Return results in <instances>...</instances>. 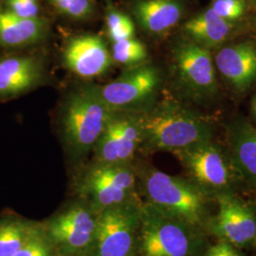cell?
<instances>
[{"instance_id": "cell-17", "label": "cell", "mask_w": 256, "mask_h": 256, "mask_svg": "<svg viewBox=\"0 0 256 256\" xmlns=\"http://www.w3.org/2000/svg\"><path fill=\"white\" fill-rule=\"evenodd\" d=\"M232 22L222 18L212 8L194 16L183 27L192 42L203 48H216L229 37Z\"/></svg>"}, {"instance_id": "cell-10", "label": "cell", "mask_w": 256, "mask_h": 256, "mask_svg": "<svg viewBox=\"0 0 256 256\" xmlns=\"http://www.w3.org/2000/svg\"><path fill=\"white\" fill-rule=\"evenodd\" d=\"M63 61L72 74L84 79L102 76L114 64L106 43L96 34L70 38L63 50Z\"/></svg>"}, {"instance_id": "cell-26", "label": "cell", "mask_w": 256, "mask_h": 256, "mask_svg": "<svg viewBox=\"0 0 256 256\" xmlns=\"http://www.w3.org/2000/svg\"><path fill=\"white\" fill-rule=\"evenodd\" d=\"M210 8L230 22L241 18L246 10L245 0H214Z\"/></svg>"}, {"instance_id": "cell-14", "label": "cell", "mask_w": 256, "mask_h": 256, "mask_svg": "<svg viewBox=\"0 0 256 256\" xmlns=\"http://www.w3.org/2000/svg\"><path fill=\"white\" fill-rule=\"evenodd\" d=\"M214 230L232 244L244 245L256 236V216L238 200L227 196H221Z\"/></svg>"}, {"instance_id": "cell-28", "label": "cell", "mask_w": 256, "mask_h": 256, "mask_svg": "<svg viewBox=\"0 0 256 256\" xmlns=\"http://www.w3.org/2000/svg\"><path fill=\"white\" fill-rule=\"evenodd\" d=\"M206 256H221V252H220V244L210 248Z\"/></svg>"}, {"instance_id": "cell-29", "label": "cell", "mask_w": 256, "mask_h": 256, "mask_svg": "<svg viewBox=\"0 0 256 256\" xmlns=\"http://www.w3.org/2000/svg\"><path fill=\"white\" fill-rule=\"evenodd\" d=\"M252 108H254V114L256 115V97L254 98V104H252Z\"/></svg>"}, {"instance_id": "cell-11", "label": "cell", "mask_w": 256, "mask_h": 256, "mask_svg": "<svg viewBox=\"0 0 256 256\" xmlns=\"http://www.w3.org/2000/svg\"><path fill=\"white\" fill-rule=\"evenodd\" d=\"M174 64L180 82L192 92L210 94L216 90V70L206 48L192 41L178 44L174 48Z\"/></svg>"}, {"instance_id": "cell-25", "label": "cell", "mask_w": 256, "mask_h": 256, "mask_svg": "<svg viewBox=\"0 0 256 256\" xmlns=\"http://www.w3.org/2000/svg\"><path fill=\"white\" fill-rule=\"evenodd\" d=\"M4 9L21 18H42L39 0H0Z\"/></svg>"}, {"instance_id": "cell-23", "label": "cell", "mask_w": 256, "mask_h": 256, "mask_svg": "<svg viewBox=\"0 0 256 256\" xmlns=\"http://www.w3.org/2000/svg\"><path fill=\"white\" fill-rule=\"evenodd\" d=\"M57 252L43 225L38 224L36 229L23 246L12 256H56Z\"/></svg>"}, {"instance_id": "cell-24", "label": "cell", "mask_w": 256, "mask_h": 256, "mask_svg": "<svg viewBox=\"0 0 256 256\" xmlns=\"http://www.w3.org/2000/svg\"><path fill=\"white\" fill-rule=\"evenodd\" d=\"M62 16L74 21H84L94 14L93 0H48Z\"/></svg>"}, {"instance_id": "cell-9", "label": "cell", "mask_w": 256, "mask_h": 256, "mask_svg": "<svg viewBox=\"0 0 256 256\" xmlns=\"http://www.w3.org/2000/svg\"><path fill=\"white\" fill-rule=\"evenodd\" d=\"M46 79L41 55L26 50L0 52V102L34 90Z\"/></svg>"}, {"instance_id": "cell-12", "label": "cell", "mask_w": 256, "mask_h": 256, "mask_svg": "<svg viewBox=\"0 0 256 256\" xmlns=\"http://www.w3.org/2000/svg\"><path fill=\"white\" fill-rule=\"evenodd\" d=\"M192 176L205 186L223 187L230 180L228 165L220 149L204 142L174 152Z\"/></svg>"}, {"instance_id": "cell-20", "label": "cell", "mask_w": 256, "mask_h": 256, "mask_svg": "<svg viewBox=\"0 0 256 256\" xmlns=\"http://www.w3.org/2000/svg\"><path fill=\"white\" fill-rule=\"evenodd\" d=\"M38 224L16 216L0 218V256H12L36 229Z\"/></svg>"}, {"instance_id": "cell-8", "label": "cell", "mask_w": 256, "mask_h": 256, "mask_svg": "<svg viewBox=\"0 0 256 256\" xmlns=\"http://www.w3.org/2000/svg\"><path fill=\"white\" fill-rule=\"evenodd\" d=\"M136 111H113L94 146L95 162L129 164L142 144Z\"/></svg>"}, {"instance_id": "cell-19", "label": "cell", "mask_w": 256, "mask_h": 256, "mask_svg": "<svg viewBox=\"0 0 256 256\" xmlns=\"http://www.w3.org/2000/svg\"><path fill=\"white\" fill-rule=\"evenodd\" d=\"M78 178L95 182L106 183L131 192H134L136 186L135 172L129 164L94 162L84 168Z\"/></svg>"}, {"instance_id": "cell-3", "label": "cell", "mask_w": 256, "mask_h": 256, "mask_svg": "<svg viewBox=\"0 0 256 256\" xmlns=\"http://www.w3.org/2000/svg\"><path fill=\"white\" fill-rule=\"evenodd\" d=\"M144 190L149 204L189 226L198 224L205 212V196L200 188L182 178L158 170L148 171Z\"/></svg>"}, {"instance_id": "cell-18", "label": "cell", "mask_w": 256, "mask_h": 256, "mask_svg": "<svg viewBox=\"0 0 256 256\" xmlns=\"http://www.w3.org/2000/svg\"><path fill=\"white\" fill-rule=\"evenodd\" d=\"M230 144L239 170L256 182V129L246 122L234 124L230 133Z\"/></svg>"}, {"instance_id": "cell-2", "label": "cell", "mask_w": 256, "mask_h": 256, "mask_svg": "<svg viewBox=\"0 0 256 256\" xmlns=\"http://www.w3.org/2000/svg\"><path fill=\"white\" fill-rule=\"evenodd\" d=\"M112 112L97 84L88 82L70 92L61 108L59 122L62 140L68 155L77 160L88 155Z\"/></svg>"}, {"instance_id": "cell-27", "label": "cell", "mask_w": 256, "mask_h": 256, "mask_svg": "<svg viewBox=\"0 0 256 256\" xmlns=\"http://www.w3.org/2000/svg\"><path fill=\"white\" fill-rule=\"evenodd\" d=\"M220 247L222 256H239L238 252L228 243H220Z\"/></svg>"}, {"instance_id": "cell-16", "label": "cell", "mask_w": 256, "mask_h": 256, "mask_svg": "<svg viewBox=\"0 0 256 256\" xmlns=\"http://www.w3.org/2000/svg\"><path fill=\"white\" fill-rule=\"evenodd\" d=\"M132 12L138 25L152 34H164L174 28L182 18L180 0H138Z\"/></svg>"}, {"instance_id": "cell-13", "label": "cell", "mask_w": 256, "mask_h": 256, "mask_svg": "<svg viewBox=\"0 0 256 256\" xmlns=\"http://www.w3.org/2000/svg\"><path fill=\"white\" fill-rule=\"evenodd\" d=\"M50 23L44 18H21L0 4V52L26 50L46 39Z\"/></svg>"}, {"instance_id": "cell-21", "label": "cell", "mask_w": 256, "mask_h": 256, "mask_svg": "<svg viewBox=\"0 0 256 256\" xmlns=\"http://www.w3.org/2000/svg\"><path fill=\"white\" fill-rule=\"evenodd\" d=\"M111 56L114 63L133 68L142 64L147 58L146 46L136 37L111 43Z\"/></svg>"}, {"instance_id": "cell-7", "label": "cell", "mask_w": 256, "mask_h": 256, "mask_svg": "<svg viewBox=\"0 0 256 256\" xmlns=\"http://www.w3.org/2000/svg\"><path fill=\"white\" fill-rule=\"evenodd\" d=\"M160 84V75L155 66L138 64L129 68L113 82L99 86L102 97L112 111L144 110Z\"/></svg>"}, {"instance_id": "cell-4", "label": "cell", "mask_w": 256, "mask_h": 256, "mask_svg": "<svg viewBox=\"0 0 256 256\" xmlns=\"http://www.w3.org/2000/svg\"><path fill=\"white\" fill-rule=\"evenodd\" d=\"M186 223L151 204L140 209V250L142 256H190L194 238Z\"/></svg>"}, {"instance_id": "cell-5", "label": "cell", "mask_w": 256, "mask_h": 256, "mask_svg": "<svg viewBox=\"0 0 256 256\" xmlns=\"http://www.w3.org/2000/svg\"><path fill=\"white\" fill-rule=\"evenodd\" d=\"M140 209L132 200L97 214L95 238L86 256H135Z\"/></svg>"}, {"instance_id": "cell-15", "label": "cell", "mask_w": 256, "mask_h": 256, "mask_svg": "<svg viewBox=\"0 0 256 256\" xmlns=\"http://www.w3.org/2000/svg\"><path fill=\"white\" fill-rule=\"evenodd\" d=\"M214 62L221 75L239 90H246L256 81V46L250 43L223 48Z\"/></svg>"}, {"instance_id": "cell-6", "label": "cell", "mask_w": 256, "mask_h": 256, "mask_svg": "<svg viewBox=\"0 0 256 256\" xmlns=\"http://www.w3.org/2000/svg\"><path fill=\"white\" fill-rule=\"evenodd\" d=\"M97 214L84 202L59 212L43 225L57 256H86L92 250Z\"/></svg>"}, {"instance_id": "cell-1", "label": "cell", "mask_w": 256, "mask_h": 256, "mask_svg": "<svg viewBox=\"0 0 256 256\" xmlns=\"http://www.w3.org/2000/svg\"><path fill=\"white\" fill-rule=\"evenodd\" d=\"M142 144L149 150L176 152L209 142L210 128L205 120L176 102L164 100L138 110Z\"/></svg>"}, {"instance_id": "cell-22", "label": "cell", "mask_w": 256, "mask_h": 256, "mask_svg": "<svg viewBox=\"0 0 256 256\" xmlns=\"http://www.w3.org/2000/svg\"><path fill=\"white\" fill-rule=\"evenodd\" d=\"M106 34L111 43L135 37V24L133 20L110 2L108 3L106 12Z\"/></svg>"}]
</instances>
